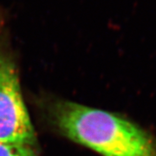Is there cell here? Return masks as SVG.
I'll list each match as a JSON object with an SVG mask.
<instances>
[{"label": "cell", "instance_id": "obj_1", "mask_svg": "<svg viewBox=\"0 0 156 156\" xmlns=\"http://www.w3.org/2000/svg\"><path fill=\"white\" fill-rule=\"evenodd\" d=\"M57 127L69 139L102 156H156V141L124 117L72 101L56 104Z\"/></svg>", "mask_w": 156, "mask_h": 156}, {"label": "cell", "instance_id": "obj_3", "mask_svg": "<svg viewBox=\"0 0 156 156\" xmlns=\"http://www.w3.org/2000/svg\"><path fill=\"white\" fill-rule=\"evenodd\" d=\"M0 156H37L35 147L0 141Z\"/></svg>", "mask_w": 156, "mask_h": 156}, {"label": "cell", "instance_id": "obj_2", "mask_svg": "<svg viewBox=\"0 0 156 156\" xmlns=\"http://www.w3.org/2000/svg\"><path fill=\"white\" fill-rule=\"evenodd\" d=\"M0 141L36 146V134L23 99L17 68L4 53H0Z\"/></svg>", "mask_w": 156, "mask_h": 156}]
</instances>
